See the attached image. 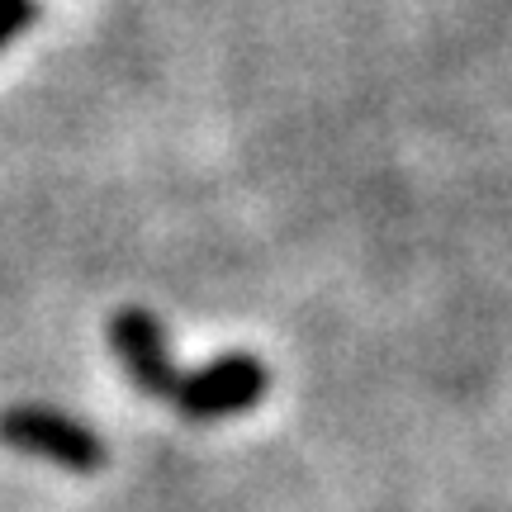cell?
<instances>
[{
  "instance_id": "3957f363",
  "label": "cell",
  "mask_w": 512,
  "mask_h": 512,
  "mask_svg": "<svg viewBox=\"0 0 512 512\" xmlns=\"http://www.w3.org/2000/svg\"><path fill=\"white\" fill-rule=\"evenodd\" d=\"M114 351H119V361L128 366V375L143 384L147 394H157V399H176V366H171V356H166V337H162V323L152 318L147 309H124L114 313Z\"/></svg>"
},
{
  "instance_id": "7a4b0ae2",
  "label": "cell",
  "mask_w": 512,
  "mask_h": 512,
  "mask_svg": "<svg viewBox=\"0 0 512 512\" xmlns=\"http://www.w3.org/2000/svg\"><path fill=\"white\" fill-rule=\"evenodd\" d=\"M261 394H266V366L247 351H233V356H219L214 366L195 370V375H181L176 408L190 418H228V413L252 408Z\"/></svg>"
},
{
  "instance_id": "277c9868",
  "label": "cell",
  "mask_w": 512,
  "mask_h": 512,
  "mask_svg": "<svg viewBox=\"0 0 512 512\" xmlns=\"http://www.w3.org/2000/svg\"><path fill=\"white\" fill-rule=\"evenodd\" d=\"M29 15H34V0H0V43H10L29 24Z\"/></svg>"
},
{
  "instance_id": "6da1fadb",
  "label": "cell",
  "mask_w": 512,
  "mask_h": 512,
  "mask_svg": "<svg viewBox=\"0 0 512 512\" xmlns=\"http://www.w3.org/2000/svg\"><path fill=\"white\" fill-rule=\"evenodd\" d=\"M0 441L15 446V451H29V456L57 460L67 470H81V475L105 465L100 437L86 432L81 422L53 413V408H10V413H0Z\"/></svg>"
}]
</instances>
